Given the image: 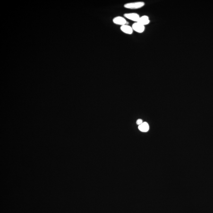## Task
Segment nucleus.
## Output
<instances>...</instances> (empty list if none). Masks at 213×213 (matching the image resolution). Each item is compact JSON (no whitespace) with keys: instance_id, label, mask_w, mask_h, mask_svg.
Masks as SVG:
<instances>
[{"instance_id":"obj_1","label":"nucleus","mask_w":213,"mask_h":213,"mask_svg":"<svg viewBox=\"0 0 213 213\" xmlns=\"http://www.w3.org/2000/svg\"><path fill=\"white\" fill-rule=\"evenodd\" d=\"M145 3L142 1L129 3L124 4V7L129 9L135 10L141 8L145 6Z\"/></svg>"},{"instance_id":"obj_2","label":"nucleus","mask_w":213,"mask_h":213,"mask_svg":"<svg viewBox=\"0 0 213 213\" xmlns=\"http://www.w3.org/2000/svg\"><path fill=\"white\" fill-rule=\"evenodd\" d=\"M124 18L135 22H138L140 16L138 13H126L123 15Z\"/></svg>"},{"instance_id":"obj_3","label":"nucleus","mask_w":213,"mask_h":213,"mask_svg":"<svg viewBox=\"0 0 213 213\" xmlns=\"http://www.w3.org/2000/svg\"><path fill=\"white\" fill-rule=\"evenodd\" d=\"M113 23L115 24L119 25L121 26L128 25V23L125 18H124V17L121 16L114 17L113 19Z\"/></svg>"},{"instance_id":"obj_4","label":"nucleus","mask_w":213,"mask_h":213,"mask_svg":"<svg viewBox=\"0 0 213 213\" xmlns=\"http://www.w3.org/2000/svg\"><path fill=\"white\" fill-rule=\"evenodd\" d=\"M132 28L133 30L139 33H142L145 31V26L139 23V22L134 23L132 25Z\"/></svg>"},{"instance_id":"obj_5","label":"nucleus","mask_w":213,"mask_h":213,"mask_svg":"<svg viewBox=\"0 0 213 213\" xmlns=\"http://www.w3.org/2000/svg\"><path fill=\"white\" fill-rule=\"evenodd\" d=\"M120 29H121L122 32L127 34V35H132L133 33V30L132 29V27L128 25H125L121 26Z\"/></svg>"},{"instance_id":"obj_6","label":"nucleus","mask_w":213,"mask_h":213,"mask_svg":"<svg viewBox=\"0 0 213 213\" xmlns=\"http://www.w3.org/2000/svg\"><path fill=\"white\" fill-rule=\"evenodd\" d=\"M138 22H139V23L145 26L149 24L150 23V20L148 16L145 15L140 17L139 21Z\"/></svg>"},{"instance_id":"obj_7","label":"nucleus","mask_w":213,"mask_h":213,"mask_svg":"<svg viewBox=\"0 0 213 213\" xmlns=\"http://www.w3.org/2000/svg\"><path fill=\"white\" fill-rule=\"evenodd\" d=\"M138 128L142 132H147L149 130V126L147 122H143V123L139 126Z\"/></svg>"},{"instance_id":"obj_8","label":"nucleus","mask_w":213,"mask_h":213,"mask_svg":"<svg viewBox=\"0 0 213 213\" xmlns=\"http://www.w3.org/2000/svg\"><path fill=\"white\" fill-rule=\"evenodd\" d=\"M136 123L138 125H140L141 123H143V122H142V120L139 119L137 120Z\"/></svg>"}]
</instances>
